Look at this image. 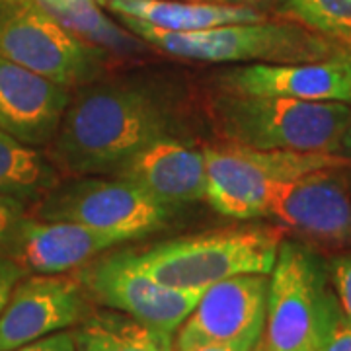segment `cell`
Returning a JSON list of instances; mask_svg holds the SVG:
<instances>
[{"instance_id": "1", "label": "cell", "mask_w": 351, "mask_h": 351, "mask_svg": "<svg viewBox=\"0 0 351 351\" xmlns=\"http://www.w3.org/2000/svg\"><path fill=\"white\" fill-rule=\"evenodd\" d=\"M172 106L138 84H94L80 90L51 141V160L76 176L113 174L143 147L176 135Z\"/></svg>"}, {"instance_id": "2", "label": "cell", "mask_w": 351, "mask_h": 351, "mask_svg": "<svg viewBox=\"0 0 351 351\" xmlns=\"http://www.w3.org/2000/svg\"><path fill=\"white\" fill-rule=\"evenodd\" d=\"M211 117L217 133L232 147L339 154L351 106L221 90Z\"/></svg>"}, {"instance_id": "3", "label": "cell", "mask_w": 351, "mask_h": 351, "mask_svg": "<svg viewBox=\"0 0 351 351\" xmlns=\"http://www.w3.org/2000/svg\"><path fill=\"white\" fill-rule=\"evenodd\" d=\"M283 226H237L168 240L125 256L168 287L205 291L234 276H269L285 237Z\"/></svg>"}, {"instance_id": "4", "label": "cell", "mask_w": 351, "mask_h": 351, "mask_svg": "<svg viewBox=\"0 0 351 351\" xmlns=\"http://www.w3.org/2000/svg\"><path fill=\"white\" fill-rule=\"evenodd\" d=\"M147 45L166 55L205 63H302L334 55V43L297 22H242L199 29L162 32L133 18H121Z\"/></svg>"}, {"instance_id": "5", "label": "cell", "mask_w": 351, "mask_h": 351, "mask_svg": "<svg viewBox=\"0 0 351 351\" xmlns=\"http://www.w3.org/2000/svg\"><path fill=\"white\" fill-rule=\"evenodd\" d=\"M205 199L217 213L250 221L269 217L277 195L287 184L326 168H350L351 156L330 152L258 151L226 145L207 149Z\"/></svg>"}, {"instance_id": "6", "label": "cell", "mask_w": 351, "mask_h": 351, "mask_svg": "<svg viewBox=\"0 0 351 351\" xmlns=\"http://www.w3.org/2000/svg\"><path fill=\"white\" fill-rule=\"evenodd\" d=\"M0 57L75 88L100 75L108 51L66 32L36 0H0Z\"/></svg>"}, {"instance_id": "7", "label": "cell", "mask_w": 351, "mask_h": 351, "mask_svg": "<svg viewBox=\"0 0 351 351\" xmlns=\"http://www.w3.org/2000/svg\"><path fill=\"white\" fill-rule=\"evenodd\" d=\"M174 207L162 203L123 178L82 176L57 184L38 207V219L71 221L117 232L127 240L141 239L168 225Z\"/></svg>"}, {"instance_id": "8", "label": "cell", "mask_w": 351, "mask_h": 351, "mask_svg": "<svg viewBox=\"0 0 351 351\" xmlns=\"http://www.w3.org/2000/svg\"><path fill=\"white\" fill-rule=\"evenodd\" d=\"M328 269L308 246L283 240L267 293L263 351H318Z\"/></svg>"}, {"instance_id": "9", "label": "cell", "mask_w": 351, "mask_h": 351, "mask_svg": "<svg viewBox=\"0 0 351 351\" xmlns=\"http://www.w3.org/2000/svg\"><path fill=\"white\" fill-rule=\"evenodd\" d=\"M78 277L88 297L101 306L172 334L186 322L203 295V291L168 287L152 279L127 258L125 252L96 262Z\"/></svg>"}, {"instance_id": "10", "label": "cell", "mask_w": 351, "mask_h": 351, "mask_svg": "<svg viewBox=\"0 0 351 351\" xmlns=\"http://www.w3.org/2000/svg\"><path fill=\"white\" fill-rule=\"evenodd\" d=\"M88 299L78 276L22 277L0 313V351H14L29 341L78 326L90 313Z\"/></svg>"}, {"instance_id": "11", "label": "cell", "mask_w": 351, "mask_h": 351, "mask_svg": "<svg viewBox=\"0 0 351 351\" xmlns=\"http://www.w3.org/2000/svg\"><path fill=\"white\" fill-rule=\"evenodd\" d=\"M341 170H316L287 184L269 217L308 242L351 248V188Z\"/></svg>"}, {"instance_id": "12", "label": "cell", "mask_w": 351, "mask_h": 351, "mask_svg": "<svg viewBox=\"0 0 351 351\" xmlns=\"http://www.w3.org/2000/svg\"><path fill=\"white\" fill-rule=\"evenodd\" d=\"M269 276L246 274L207 287L176 341H254L265 332Z\"/></svg>"}, {"instance_id": "13", "label": "cell", "mask_w": 351, "mask_h": 351, "mask_svg": "<svg viewBox=\"0 0 351 351\" xmlns=\"http://www.w3.org/2000/svg\"><path fill=\"white\" fill-rule=\"evenodd\" d=\"M219 88L242 94L287 96L351 106V55L336 53L302 63H252L225 71Z\"/></svg>"}, {"instance_id": "14", "label": "cell", "mask_w": 351, "mask_h": 351, "mask_svg": "<svg viewBox=\"0 0 351 351\" xmlns=\"http://www.w3.org/2000/svg\"><path fill=\"white\" fill-rule=\"evenodd\" d=\"M71 96V88L0 57L2 133L34 149L51 145Z\"/></svg>"}, {"instance_id": "15", "label": "cell", "mask_w": 351, "mask_h": 351, "mask_svg": "<svg viewBox=\"0 0 351 351\" xmlns=\"http://www.w3.org/2000/svg\"><path fill=\"white\" fill-rule=\"evenodd\" d=\"M123 242L125 237L94 226L25 217L8 258L20 263L24 271L69 274Z\"/></svg>"}, {"instance_id": "16", "label": "cell", "mask_w": 351, "mask_h": 351, "mask_svg": "<svg viewBox=\"0 0 351 351\" xmlns=\"http://www.w3.org/2000/svg\"><path fill=\"white\" fill-rule=\"evenodd\" d=\"M135 184L168 205L205 199V154L176 135L160 137L143 147L113 174Z\"/></svg>"}, {"instance_id": "17", "label": "cell", "mask_w": 351, "mask_h": 351, "mask_svg": "<svg viewBox=\"0 0 351 351\" xmlns=\"http://www.w3.org/2000/svg\"><path fill=\"white\" fill-rule=\"evenodd\" d=\"M106 6L119 18H133L162 32H199L217 25L265 20L262 12L250 6L195 0H108Z\"/></svg>"}, {"instance_id": "18", "label": "cell", "mask_w": 351, "mask_h": 351, "mask_svg": "<svg viewBox=\"0 0 351 351\" xmlns=\"http://www.w3.org/2000/svg\"><path fill=\"white\" fill-rule=\"evenodd\" d=\"M76 351H174L172 332L112 308L88 313L73 330Z\"/></svg>"}, {"instance_id": "19", "label": "cell", "mask_w": 351, "mask_h": 351, "mask_svg": "<svg viewBox=\"0 0 351 351\" xmlns=\"http://www.w3.org/2000/svg\"><path fill=\"white\" fill-rule=\"evenodd\" d=\"M51 18L78 39L115 55H137L147 43L101 12L94 0H36Z\"/></svg>"}, {"instance_id": "20", "label": "cell", "mask_w": 351, "mask_h": 351, "mask_svg": "<svg viewBox=\"0 0 351 351\" xmlns=\"http://www.w3.org/2000/svg\"><path fill=\"white\" fill-rule=\"evenodd\" d=\"M59 184L49 156L0 131V193L36 199Z\"/></svg>"}, {"instance_id": "21", "label": "cell", "mask_w": 351, "mask_h": 351, "mask_svg": "<svg viewBox=\"0 0 351 351\" xmlns=\"http://www.w3.org/2000/svg\"><path fill=\"white\" fill-rule=\"evenodd\" d=\"M279 10L291 22L351 45V0H281Z\"/></svg>"}, {"instance_id": "22", "label": "cell", "mask_w": 351, "mask_h": 351, "mask_svg": "<svg viewBox=\"0 0 351 351\" xmlns=\"http://www.w3.org/2000/svg\"><path fill=\"white\" fill-rule=\"evenodd\" d=\"M318 351H351V322L341 313L332 285L328 287L322 304Z\"/></svg>"}, {"instance_id": "23", "label": "cell", "mask_w": 351, "mask_h": 351, "mask_svg": "<svg viewBox=\"0 0 351 351\" xmlns=\"http://www.w3.org/2000/svg\"><path fill=\"white\" fill-rule=\"evenodd\" d=\"M27 199L0 193V256H8L14 239L25 221Z\"/></svg>"}, {"instance_id": "24", "label": "cell", "mask_w": 351, "mask_h": 351, "mask_svg": "<svg viewBox=\"0 0 351 351\" xmlns=\"http://www.w3.org/2000/svg\"><path fill=\"white\" fill-rule=\"evenodd\" d=\"M330 285L336 293L341 313L351 322V252L336 256L328 265Z\"/></svg>"}, {"instance_id": "25", "label": "cell", "mask_w": 351, "mask_h": 351, "mask_svg": "<svg viewBox=\"0 0 351 351\" xmlns=\"http://www.w3.org/2000/svg\"><path fill=\"white\" fill-rule=\"evenodd\" d=\"M14 351H76V341L73 332H55L51 336L29 341Z\"/></svg>"}, {"instance_id": "26", "label": "cell", "mask_w": 351, "mask_h": 351, "mask_svg": "<svg viewBox=\"0 0 351 351\" xmlns=\"http://www.w3.org/2000/svg\"><path fill=\"white\" fill-rule=\"evenodd\" d=\"M24 267L16 260L8 256H0V313L10 297L14 285L24 277Z\"/></svg>"}, {"instance_id": "27", "label": "cell", "mask_w": 351, "mask_h": 351, "mask_svg": "<svg viewBox=\"0 0 351 351\" xmlns=\"http://www.w3.org/2000/svg\"><path fill=\"white\" fill-rule=\"evenodd\" d=\"M258 343L254 341H176V351H254L258 348Z\"/></svg>"}, {"instance_id": "28", "label": "cell", "mask_w": 351, "mask_h": 351, "mask_svg": "<svg viewBox=\"0 0 351 351\" xmlns=\"http://www.w3.org/2000/svg\"><path fill=\"white\" fill-rule=\"evenodd\" d=\"M339 154H343V156H351V119H350V125H348V129H346L343 141H341Z\"/></svg>"}, {"instance_id": "29", "label": "cell", "mask_w": 351, "mask_h": 351, "mask_svg": "<svg viewBox=\"0 0 351 351\" xmlns=\"http://www.w3.org/2000/svg\"><path fill=\"white\" fill-rule=\"evenodd\" d=\"M209 2H219V4H232V6H250V8H254L256 4L265 2V0H209Z\"/></svg>"}, {"instance_id": "30", "label": "cell", "mask_w": 351, "mask_h": 351, "mask_svg": "<svg viewBox=\"0 0 351 351\" xmlns=\"http://www.w3.org/2000/svg\"><path fill=\"white\" fill-rule=\"evenodd\" d=\"M254 351H263V338H262V341L258 343V348H256V350H254Z\"/></svg>"}, {"instance_id": "31", "label": "cell", "mask_w": 351, "mask_h": 351, "mask_svg": "<svg viewBox=\"0 0 351 351\" xmlns=\"http://www.w3.org/2000/svg\"><path fill=\"white\" fill-rule=\"evenodd\" d=\"M94 2H98L100 6H106V4H108V0H94Z\"/></svg>"}]
</instances>
